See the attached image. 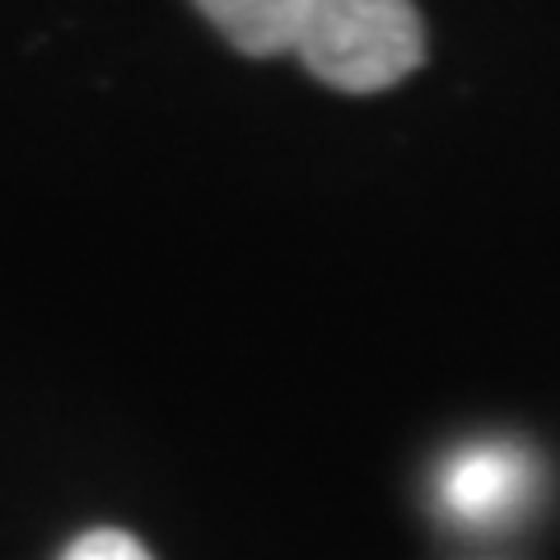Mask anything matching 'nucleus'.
<instances>
[{
  "label": "nucleus",
  "instance_id": "nucleus-1",
  "mask_svg": "<svg viewBox=\"0 0 560 560\" xmlns=\"http://www.w3.org/2000/svg\"><path fill=\"white\" fill-rule=\"evenodd\" d=\"M294 51L341 94H378L425 61V28L411 0H304Z\"/></svg>",
  "mask_w": 560,
  "mask_h": 560
},
{
  "label": "nucleus",
  "instance_id": "nucleus-2",
  "mask_svg": "<svg viewBox=\"0 0 560 560\" xmlns=\"http://www.w3.org/2000/svg\"><path fill=\"white\" fill-rule=\"evenodd\" d=\"M537 463L523 444L477 440L440 471V510L463 528H504L533 504Z\"/></svg>",
  "mask_w": 560,
  "mask_h": 560
},
{
  "label": "nucleus",
  "instance_id": "nucleus-3",
  "mask_svg": "<svg viewBox=\"0 0 560 560\" xmlns=\"http://www.w3.org/2000/svg\"><path fill=\"white\" fill-rule=\"evenodd\" d=\"M243 57H280L294 51L304 0H191Z\"/></svg>",
  "mask_w": 560,
  "mask_h": 560
},
{
  "label": "nucleus",
  "instance_id": "nucleus-4",
  "mask_svg": "<svg viewBox=\"0 0 560 560\" xmlns=\"http://www.w3.org/2000/svg\"><path fill=\"white\" fill-rule=\"evenodd\" d=\"M61 560H154L131 533H121V528H94V533H84L75 537L66 547Z\"/></svg>",
  "mask_w": 560,
  "mask_h": 560
}]
</instances>
